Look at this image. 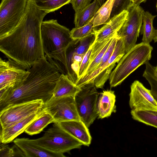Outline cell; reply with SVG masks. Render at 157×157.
Wrapping results in <instances>:
<instances>
[{
	"label": "cell",
	"mask_w": 157,
	"mask_h": 157,
	"mask_svg": "<svg viewBox=\"0 0 157 157\" xmlns=\"http://www.w3.org/2000/svg\"><path fill=\"white\" fill-rule=\"evenodd\" d=\"M44 102L41 100H34L11 105L0 111L2 128L14 123L43 109Z\"/></svg>",
	"instance_id": "10"
},
{
	"label": "cell",
	"mask_w": 157,
	"mask_h": 157,
	"mask_svg": "<svg viewBox=\"0 0 157 157\" xmlns=\"http://www.w3.org/2000/svg\"><path fill=\"white\" fill-rule=\"evenodd\" d=\"M45 132L41 137L29 141L52 152L62 155L69 153L74 149L79 148L83 144L62 128L57 122Z\"/></svg>",
	"instance_id": "5"
},
{
	"label": "cell",
	"mask_w": 157,
	"mask_h": 157,
	"mask_svg": "<svg viewBox=\"0 0 157 157\" xmlns=\"http://www.w3.org/2000/svg\"><path fill=\"white\" fill-rule=\"evenodd\" d=\"M6 144L2 143L0 145V157H26L22 151L15 144L11 147Z\"/></svg>",
	"instance_id": "27"
},
{
	"label": "cell",
	"mask_w": 157,
	"mask_h": 157,
	"mask_svg": "<svg viewBox=\"0 0 157 157\" xmlns=\"http://www.w3.org/2000/svg\"><path fill=\"white\" fill-rule=\"evenodd\" d=\"M57 123L65 130L82 142L83 145L89 146L92 138L88 128L82 121L71 120Z\"/></svg>",
	"instance_id": "14"
},
{
	"label": "cell",
	"mask_w": 157,
	"mask_h": 157,
	"mask_svg": "<svg viewBox=\"0 0 157 157\" xmlns=\"http://www.w3.org/2000/svg\"><path fill=\"white\" fill-rule=\"evenodd\" d=\"M147 0H138L134 4L140 5L142 2H145Z\"/></svg>",
	"instance_id": "35"
},
{
	"label": "cell",
	"mask_w": 157,
	"mask_h": 157,
	"mask_svg": "<svg viewBox=\"0 0 157 157\" xmlns=\"http://www.w3.org/2000/svg\"><path fill=\"white\" fill-rule=\"evenodd\" d=\"M25 79L13 89L0 90V111L13 105L41 100L45 103L52 97L61 73L45 56L29 69Z\"/></svg>",
	"instance_id": "2"
},
{
	"label": "cell",
	"mask_w": 157,
	"mask_h": 157,
	"mask_svg": "<svg viewBox=\"0 0 157 157\" xmlns=\"http://www.w3.org/2000/svg\"><path fill=\"white\" fill-rule=\"evenodd\" d=\"M44 107L46 112L54 119V122L81 120L75 96L51 98L45 103Z\"/></svg>",
	"instance_id": "9"
},
{
	"label": "cell",
	"mask_w": 157,
	"mask_h": 157,
	"mask_svg": "<svg viewBox=\"0 0 157 157\" xmlns=\"http://www.w3.org/2000/svg\"><path fill=\"white\" fill-rule=\"evenodd\" d=\"M132 4L131 0H115L110 17L112 18L124 11H127Z\"/></svg>",
	"instance_id": "29"
},
{
	"label": "cell",
	"mask_w": 157,
	"mask_h": 157,
	"mask_svg": "<svg viewBox=\"0 0 157 157\" xmlns=\"http://www.w3.org/2000/svg\"><path fill=\"white\" fill-rule=\"evenodd\" d=\"M131 114L134 120L157 128V111L131 110Z\"/></svg>",
	"instance_id": "23"
},
{
	"label": "cell",
	"mask_w": 157,
	"mask_h": 157,
	"mask_svg": "<svg viewBox=\"0 0 157 157\" xmlns=\"http://www.w3.org/2000/svg\"><path fill=\"white\" fill-rule=\"evenodd\" d=\"M40 31L42 48L45 57L61 74L65 75L67 50L71 45L76 44L79 40H73L69 29L59 24L56 20L42 21Z\"/></svg>",
	"instance_id": "3"
},
{
	"label": "cell",
	"mask_w": 157,
	"mask_h": 157,
	"mask_svg": "<svg viewBox=\"0 0 157 157\" xmlns=\"http://www.w3.org/2000/svg\"><path fill=\"white\" fill-rule=\"evenodd\" d=\"M46 111L44 107L38 111L26 118L5 128H2L0 131V143L7 144L25 132L28 126Z\"/></svg>",
	"instance_id": "13"
},
{
	"label": "cell",
	"mask_w": 157,
	"mask_h": 157,
	"mask_svg": "<svg viewBox=\"0 0 157 157\" xmlns=\"http://www.w3.org/2000/svg\"><path fill=\"white\" fill-rule=\"evenodd\" d=\"M114 36L106 44L101 51L96 56L93 60L89 65L87 69L84 74L82 76L88 75L92 73L96 69L100 64L102 58L107 49L112 42Z\"/></svg>",
	"instance_id": "28"
},
{
	"label": "cell",
	"mask_w": 157,
	"mask_h": 157,
	"mask_svg": "<svg viewBox=\"0 0 157 157\" xmlns=\"http://www.w3.org/2000/svg\"><path fill=\"white\" fill-rule=\"evenodd\" d=\"M93 18L87 24L83 26L73 28L71 31L72 38L75 40H78L91 33L94 29L93 22Z\"/></svg>",
	"instance_id": "26"
},
{
	"label": "cell",
	"mask_w": 157,
	"mask_h": 157,
	"mask_svg": "<svg viewBox=\"0 0 157 157\" xmlns=\"http://www.w3.org/2000/svg\"><path fill=\"white\" fill-rule=\"evenodd\" d=\"M94 82L81 86L75 96L77 110L82 121L88 128L98 117L97 109L99 93Z\"/></svg>",
	"instance_id": "6"
},
{
	"label": "cell",
	"mask_w": 157,
	"mask_h": 157,
	"mask_svg": "<svg viewBox=\"0 0 157 157\" xmlns=\"http://www.w3.org/2000/svg\"><path fill=\"white\" fill-rule=\"evenodd\" d=\"M139 5L133 4L128 8L127 18L117 33L123 41L125 53L136 44L139 36L144 12Z\"/></svg>",
	"instance_id": "8"
},
{
	"label": "cell",
	"mask_w": 157,
	"mask_h": 157,
	"mask_svg": "<svg viewBox=\"0 0 157 157\" xmlns=\"http://www.w3.org/2000/svg\"><path fill=\"white\" fill-rule=\"evenodd\" d=\"M156 15H153L148 11H144L143 18V25L141 29V34H142V42L150 44L153 40L154 29L153 27V21Z\"/></svg>",
	"instance_id": "22"
},
{
	"label": "cell",
	"mask_w": 157,
	"mask_h": 157,
	"mask_svg": "<svg viewBox=\"0 0 157 157\" xmlns=\"http://www.w3.org/2000/svg\"><path fill=\"white\" fill-rule=\"evenodd\" d=\"M100 7L97 0H94L82 10L75 13V27H80L87 24L94 17Z\"/></svg>",
	"instance_id": "19"
},
{
	"label": "cell",
	"mask_w": 157,
	"mask_h": 157,
	"mask_svg": "<svg viewBox=\"0 0 157 157\" xmlns=\"http://www.w3.org/2000/svg\"><path fill=\"white\" fill-rule=\"evenodd\" d=\"M72 0H31L39 9L48 13L56 11L71 3Z\"/></svg>",
	"instance_id": "24"
},
{
	"label": "cell",
	"mask_w": 157,
	"mask_h": 157,
	"mask_svg": "<svg viewBox=\"0 0 157 157\" xmlns=\"http://www.w3.org/2000/svg\"><path fill=\"white\" fill-rule=\"evenodd\" d=\"M116 96L114 91L108 90L101 93L97 102L98 118L103 119L110 116L116 111L115 105Z\"/></svg>",
	"instance_id": "17"
},
{
	"label": "cell",
	"mask_w": 157,
	"mask_h": 157,
	"mask_svg": "<svg viewBox=\"0 0 157 157\" xmlns=\"http://www.w3.org/2000/svg\"><path fill=\"white\" fill-rule=\"evenodd\" d=\"M54 122L53 117L46 110L28 126L25 132L30 135L37 134L48 124Z\"/></svg>",
	"instance_id": "20"
},
{
	"label": "cell",
	"mask_w": 157,
	"mask_h": 157,
	"mask_svg": "<svg viewBox=\"0 0 157 157\" xmlns=\"http://www.w3.org/2000/svg\"><path fill=\"white\" fill-rule=\"evenodd\" d=\"M129 105L131 110L157 111V101L152 95L151 90L143 84L135 80L130 86Z\"/></svg>",
	"instance_id": "12"
},
{
	"label": "cell",
	"mask_w": 157,
	"mask_h": 157,
	"mask_svg": "<svg viewBox=\"0 0 157 157\" xmlns=\"http://www.w3.org/2000/svg\"><path fill=\"white\" fill-rule=\"evenodd\" d=\"M48 13L29 0L26 12L17 26L0 38V50L8 59L29 69L45 57L41 36V25Z\"/></svg>",
	"instance_id": "1"
},
{
	"label": "cell",
	"mask_w": 157,
	"mask_h": 157,
	"mask_svg": "<svg viewBox=\"0 0 157 157\" xmlns=\"http://www.w3.org/2000/svg\"><path fill=\"white\" fill-rule=\"evenodd\" d=\"M116 33L113 36H110L104 40L100 41H96L95 40L92 45L91 54L90 59V64L106 44L114 36Z\"/></svg>",
	"instance_id": "30"
},
{
	"label": "cell",
	"mask_w": 157,
	"mask_h": 157,
	"mask_svg": "<svg viewBox=\"0 0 157 157\" xmlns=\"http://www.w3.org/2000/svg\"><path fill=\"white\" fill-rule=\"evenodd\" d=\"M96 39V34L95 32L93 31L88 35L79 40V42L78 45L72 51L74 52L79 54H85L87 52L90 46L94 42Z\"/></svg>",
	"instance_id": "25"
},
{
	"label": "cell",
	"mask_w": 157,
	"mask_h": 157,
	"mask_svg": "<svg viewBox=\"0 0 157 157\" xmlns=\"http://www.w3.org/2000/svg\"><path fill=\"white\" fill-rule=\"evenodd\" d=\"M29 0H2L0 5V38L12 32L20 22Z\"/></svg>",
	"instance_id": "7"
},
{
	"label": "cell",
	"mask_w": 157,
	"mask_h": 157,
	"mask_svg": "<svg viewBox=\"0 0 157 157\" xmlns=\"http://www.w3.org/2000/svg\"><path fill=\"white\" fill-rule=\"evenodd\" d=\"M128 14L127 10L111 18L109 21L98 30H93L96 34V41H100L113 36L117 32L126 20Z\"/></svg>",
	"instance_id": "15"
},
{
	"label": "cell",
	"mask_w": 157,
	"mask_h": 157,
	"mask_svg": "<svg viewBox=\"0 0 157 157\" xmlns=\"http://www.w3.org/2000/svg\"><path fill=\"white\" fill-rule=\"evenodd\" d=\"M119 38V37L118 36L117 33L105 52L101 63L97 68L102 66L108 61L114 52Z\"/></svg>",
	"instance_id": "31"
},
{
	"label": "cell",
	"mask_w": 157,
	"mask_h": 157,
	"mask_svg": "<svg viewBox=\"0 0 157 157\" xmlns=\"http://www.w3.org/2000/svg\"><path fill=\"white\" fill-rule=\"evenodd\" d=\"M115 0H107L99 8L93 20L94 29L105 24L110 20Z\"/></svg>",
	"instance_id": "21"
},
{
	"label": "cell",
	"mask_w": 157,
	"mask_h": 157,
	"mask_svg": "<svg viewBox=\"0 0 157 157\" xmlns=\"http://www.w3.org/2000/svg\"><path fill=\"white\" fill-rule=\"evenodd\" d=\"M92 0H72L71 2L75 13L82 10L89 5Z\"/></svg>",
	"instance_id": "33"
},
{
	"label": "cell",
	"mask_w": 157,
	"mask_h": 157,
	"mask_svg": "<svg viewBox=\"0 0 157 157\" xmlns=\"http://www.w3.org/2000/svg\"><path fill=\"white\" fill-rule=\"evenodd\" d=\"M80 90L68 76L61 74L54 88L52 98H56L67 96H75Z\"/></svg>",
	"instance_id": "18"
},
{
	"label": "cell",
	"mask_w": 157,
	"mask_h": 157,
	"mask_svg": "<svg viewBox=\"0 0 157 157\" xmlns=\"http://www.w3.org/2000/svg\"><path fill=\"white\" fill-rule=\"evenodd\" d=\"M155 70L157 72V65L156 67H155Z\"/></svg>",
	"instance_id": "38"
},
{
	"label": "cell",
	"mask_w": 157,
	"mask_h": 157,
	"mask_svg": "<svg viewBox=\"0 0 157 157\" xmlns=\"http://www.w3.org/2000/svg\"><path fill=\"white\" fill-rule=\"evenodd\" d=\"M153 49L150 44L142 42L126 53L110 74L109 79L110 87L120 85L139 67L149 61Z\"/></svg>",
	"instance_id": "4"
},
{
	"label": "cell",
	"mask_w": 157,
	"mask_h": 157,
	"mask_svg": "<svg viewBox=\"0 0 157 157\" xmlns=\"http://www.w3.org/2000/svg\"><path fill=\"white\" fill-rule=\"evenodd\" d=\"M22 151L26 157H64L60 154L52 152L31 143L29 138H17L13 141Z\"/></svg>",
	"instance_id": "16"
},
{
	"label": "cell",
	"mask_w": 157,
	"mask_h": 157,
	"mask_svg": "<svg viewBox=\"0 0 157 157\" xmlns=\"http://www.w3.org/2000/svg\"><path fill=\"white\" fill-rule=\"evenodd\" d=\"M91 48L92 45L84 56L80 65L78 76L77 79L80 78L83 76L90 65Z\"/></svg>",
	"instance_id": "32"
},
{
	"label": "cell",
	"mask_w": 157,
	"mask_h": 157,
	"mask_svg": "<svg viewBox=\"0 0 157 157\" xmlns=\"http://www.w3.org/2000/svg\"><path fill=\"white\" fill-rule=\"evenodd\" d=\"M133 4H134L138 0H131Z\"/></svg>",
	"instance_id": "37"
},
{
	"label": "cell",
	"mask_w": 157,
	"mask_h": 157,
	"mask_svg": "<svg viewBox=\"0 0 157 157\" xmlns=\"http://www.w3.org/2000/svg\"><path fill=\"white\" fill-rule=\"evenodd\" d=\"M100 6H101L104 3L105 0H97Z\"/></svg>",
	"instance_id": "36"
},
{
	"label": "cell",
	"mask_w": 157,
	"mask_h": 157,
	"mask_svg": "<svg viewBox=\"0 0 157 157\" xmlns=\"http://www.w3.org/2000/svg\"><path fill=\"white\" fill-rule=\"evenodd\" d=\"M29 71L23 66L8 59H0V90L15 88L26 78Z\"/></svg>",
	"instance_id": "11"
},
{
	"label": "cell",
	"mask_w": 157,
	"mask_h": 157,
	"mask_svg": "<svg viewBox=\"0 0 157 157\" xmlns=\"http://www.w3.org/2000/svg\"><path fill=\"white\" fill-rule=\"evenodd\" d=\"M153 40L155 43L157 42V29L154 30Z\"/></svg>",
	"instance_id": "34"
},
{
	"label": "cell",
	"mask_w": 157,
	"mask_h": 157,
	"mask_svg": "<svg viewBox=\"0 0 157 157\" xmlns=\"http://www.w3.org/2000/svg\"><path fill=\"white\" fill-rule=\"evenodd\" d=\"M156 7L157 11V3H156Z\"/></svg>",
	"instance_id": "39"
}]
</instances>
